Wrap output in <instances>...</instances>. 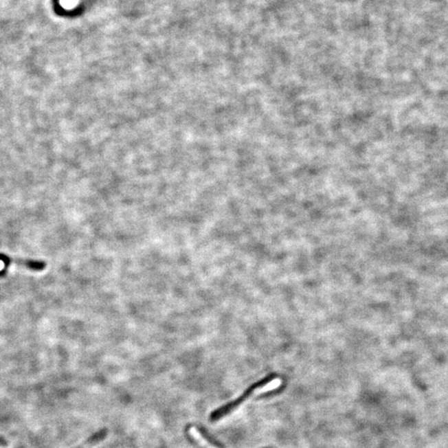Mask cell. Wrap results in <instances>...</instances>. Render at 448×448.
Returning <instances> with one entry per match:
<instances>
[{
    "label": "cell",
    "instance_id": "cell-2",
    "mask_svg": "<svg viewBox=\"0 0 448 448\" xmlns=\"http://www.w3.org/2000/svg\"><path fill=\"white\" fill-rule=\"evenodd\" d=\"M190 434L194 435V438L199 441H201L203 445L210 448H225L222 445V443L218 441L213 435L205 427L198 425H192L190 429Z\"/></svg>",
    "mask_w": 448,
    "mask_h": 448
},
{
    "label": "cell",
    "instance_id": "cell-1",
    "mask_svg": "<svg viewBox=\"0 0 448 448\" xmlns=\"http://www.w3.org/2000/svg\"><path fill=\"white\" fill-rule=\"evenodd\" d=\"M282 385V379L279 377H271L256 383V385L244 392L242 395H240L238 399H234V401L227 403L226 405L212 412L210 416V421L213 423L218 422L219 420L227 417L254 396L277 390Z\"/></svg>",
    "mask_w": 448,
    "mask_h": 448
}]
</instances>
